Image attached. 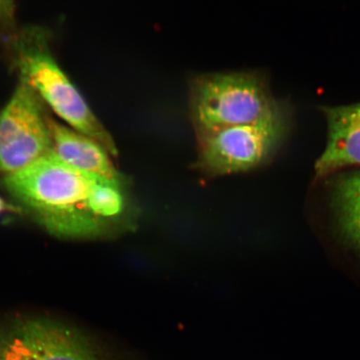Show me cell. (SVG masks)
I'll use <instances>...</instances> for the list:
<instances>
[{
	"label": "cell",
	"instance_id": "obj_1",
	"mask_svg": "<svg viewBox=\"0 0 360 360\" xmlns=\"http://www.w3.org/2000/svg\"><path fill=\"white\" fill-rule=\"evenodd\" d=\"M100 180L67 165L51 150L6 174L3 184L49 232L80 238L101 236L112 229L92 207V193Z\"/></svg>",
	"mask_w": 360,
	"mask_h": 360
},
{
	"label": "cell",
	"instance_id": "obj_2",
	"mask_svg": "<svg viewBox=\"0 0 360 360\" xmlns=\"http://www.w3.org/2000/svg\"><path fill=\"white\" fill-rule=\"evenodd\" d=\"M191 119L197 135L255 122L278 109L259 75L233 73L197 76L191 85Z\"/></svg>",
	"mask_w": 360,
	"mask_h": 360
},
{
	"label": "cell",
	"instance_id": "obj_3",
	"mask_svg": "<svg viewBox=\"0 0 360 360\" xmlns=\"http://www.w3.org/2000/svg\"><path fill=\"white\" fill-rule=\"evenodd\" d=\"M15 51L22 82L33 88L76 131L101 143L110 155H118L114 139L58 67L42 33L31 32L17 39Z\"/></svg>",
	"mask_w": 360,
	"mask_h": 360
},
{
	"label": "cell",
	"instance_id": "obj_4",
	"mask_svg": "<svg viewBox=\"0 0 360 360\" xmlns=\"http://www.w3.org/2000/svg\"><path fill=\"white\" fill-rule=\"evenodd\" d=\"M286 127L285 114L280 106L255 122L198 135V167L211 176L257 168L280 146Z\"/></svg>",
	"mask_w": 360,
	"mask_h": 360
},
{
	"label": "cell",
	"instance_id": "obj_5",
	"mask_svg": "<svg viewBox=\"0 0 360 360\" xmlns=\"http://www.w3.org/2000/svg\"><path fill=\"white\" fill-rule=\"evenodd\" d=\"M0 360H122L75 328L47 319L0 328Z\"/></svg>",
	"mask_w": 360,
	"mask_h": 360
},
{
	"label": "cell",
	"instance_id": "obj_6",
	"mask_svg": "<svg viewBox=\"0 0 360 360\" xmlns=\"http://www.w3.org/2000/svg\"><path fill=\"white\" fill-rule=\"evenodd\" d=\"M51 120L42 98L21 82L0 112V172H16L52 150Z\"/></svg>",
	"mask_w": 360,
	"mask_h": 360
},
{
	"label": "cell",
	"instance_id": "obj_7",
	"mask_svg": "<svg viewBox=\"0 0 360 360\" xmlns=\"http://www.w3.org/2000/svg\"><path fill=\"white\" fill-rule=\"evenodd\" d=\"M328 124L325 150L315 164V173L325 176L341 168L360 165V103L323 109Z\"/></svg>",
	"mask_w": 360,
	"mask_h": 360
},
{
	"label": "cell",
	"instance_id": "obj_8",
	"mask_svg": "<svg viewBox=\"0 0 360 360\" xmlns=\"http://www.w3.org/2000/svg\"><path fill=\"white\" fill-rule=\"evenodd\" d=\"M52 150L65 163L83 172L125 188L129 180L112 165L101 143L51 120Z\"/></svg>",
	"mask_w": 360,
	"mask_h": 360
},
{
	"label": "cell",
	"instance_id": "obj_9",
	"mask_svg": "<svg viewBox=\"0 0 360 360\" xmlns=\"http://www.w3.org/2000/svg\"><path fill=\"white\" fill-rule=\"evenodd\" d=\"M332 202L340 231L360 250V172L338 180Z\"/></svg>",
	"mask_w": 360,
	"mask_h": 360
},
{
	"label": "cell",
	"instance_id": "obj_10",
	"mask_svg": "<svg viewBox=\"0 0 360 360\" xmlns=\"http://www.w3.org/2000/svg\"><path fill=\"white\" fill-rule=\"evenodd\" d=\"M15 4L12 1H0V28L6 26L13 20Z\"/></svg>",
	"mask_w": 360,
	"mask_h": 360
},
{
	"label": "cell",
	"instance_id": "obj_11",
	"mask_svg": "<svg viewBox=\"0 0 360 360\" xmlns=\"http://www.w3.org/2000/svg\"><path fill=\"white\" fill-rule=\"evenodd\" d=\"M8 209H10L8 208V205L4 201L2 198L0 197V214H2L4 211L8 210Z\"/></svg>",
	"mask_w": 360,
	"mask_h": 360
}]
</instances>
